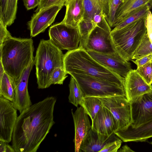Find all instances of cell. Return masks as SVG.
I'll list each match as a JSON object with an SVG mask.
<instances>
[{"label":"cell","instance_id":"cell-1","mask_svg":"<svg viewBox=\"0 0 152 152\" xmlns=\"http://www.w3.org/2000/svg\"><path fill=\"white\" fill-rule=\"evenodd\" d=\"M56 99L48 96L20 113L12 137L15 152H36L55 122L53 113Z\"/></svg>","mask_w":152,"mask_h":152},{"label":"cell","instance_id":"cell-2","mask_svg":"<svg viewBox=\"0 0 152 152\" xmlns=\"http://www.w3.org/2000/svg\"><path fill=\"white\" fill-rule=\"evenodd\" d=\"M34 51L32 39L7 38L0 46V61L5 72L15 80H18L34 59Z\"/></svg>","mask_w":152,"mask_h":152},{"label":"cell","instance_id":"cell-3","mask_svg":"<svg viewBox=\"0 0 152 152\" xmlns=\"http://www.w3.org/2000/svg\"><path fill=\"white\" fill-rule=\"evenodd\" d=\"M64 65L67 74L86 75L116 83L124 88V77L100 64L84 49L78 48L68 50L64 54Z\"/></svg>","mask_w":152,"mask_h":152},{"label":"cell","instance_id":"cell-4","mask_svg":"<svg viewBox=\"0 0 152 152\" xmlns=\"http://www.w3.org/2000/svg\"><path fill=\"white\" fill-rule=\"evenodd\" d=\"M64 54L50 39L40 40L34 57L37 83L39 89L48 88L51 75L56 68H64Z\"/></svg>","mask_w":152,"mask_h":152},{"label":"cell","instance_id":"cell-5","mask_svg":"<svg viewBox=\"0 0 152 152\" xmlns=\"http://www.w3.org/2000/svg\"><path fill=\"white\" fill-rule=\"evenodd\" d=\"M146 17L140 18L120 29L111 30L116 50L126 61L132 60L133 54L147 33Z\"/></svg>","mask_w":152,"mask_h":152},{"label":"cell","instance_id":"cell-6","mask_svg":"<svg viewBox=\"0 0 152 152\" xmlns=\"http://www.w3.org/2000/svg\"><path fill=\"white\" fill-rule=\"evenodd\" d=\"M69 75L76 81L84 97L126 96L124 88L116 83L83 74L72 73Z\"/></svg>","mask_w":152,"mask_h":152},{"label":"cell","instance_id":"cell-7","mask_svg":"<svg viewBox=\"0 0 152 152\" xmlns=\"http://www.w3.org/2000/svg\"><path fill=\"white\" fill-rule=\"evenodd\" d=\"M48 33L50 41L61 50H71L79 48L80 35L77 27L61 22L50 27Z\"/></svg>","mask_w":152,"mask_h":152},{"label":"cell","instance_id":"cell-8","mask_svg":"<svg viewBox=\"0 0 152 152\" xmlns=\"http://www.w3.org/2000/svg\"><path fill=\"white\" fill-rule=\"evenodd\" d=\"M99 98L104 107L111 112L116 120L118 126L117 130L126 129L131 124V102L125 96L119 95Z\"/></svg>","mask_w":152,"mask_h":152},{"label":"cell","instance_id":"cell-9","mask_svg":"<svg viewBox=\"0 0 152 152\" xmlns=\"http://www.w3.org/2000/svg\"><path fill=\"white\" fill-rule=\"evenodd\" d=\"M111 32L96 26L90 34L83 49L104 54H118Z\"/></svg>","mask_w":152,"mask_h":152},{"label":"cell","instance_id":"cell-10","mask_svg":"<svg viewBox=\"0 0 152 152\" xmlns=\"http://www.w3.org/2000/svg\"><path fill=\"white\" fill-rule=\"evenodd\" d=\"M17 110L11 102L0 96V140L8 143L12 140Z\"/></svg>","mask_w":152,"mask_h":152},{"label":"cell","instance_id":"cell-11","mask_svg":"<svg viewBox=\"0 0 152 152\" xmlns=\"http://www.w3.org/2000/svg\"><path fill=\"white\" fill-rule=\"evenodd\" d=\"M63 6H52L34 14L28 23L31 37H34L43 32L53 23L58 13Z\"/></svg>","mask_w":152,"mask_h":152},{"label":"cell","instance_id":"cell-12","mask_svg":"<svg viewBox=\"0 0 152 152\" xmlns=\"http://www.w3.org/2000/svg\"><path fill=\"white\" fill-rule=\"evenodd\" d=\"M34 65V59L32 61L18 80H14L15 99L13 106L20 113L31 105L32 103L28 89V78Z\"/></svg>","mask_w":152,"mask_h":152},{"label":"cell","instance_id":"cell-13","mask_svg":"<svg viewBox=\"0 0 152 152\" xmlns=\"http://www.w3.org/2000/svg\"><path fill=\"white\" fill-rule=\"evenodd\" d=\"M132 123L135 127L152 118V90L130 102Z\"/></svg>","mask_w":152,"mask_h":152},{"label":"cell","instance_id":"cell-14","mask_svg":"<svg viewBox=\"0 0 152 152\" xmlns=\"http://www.w3.org/2000/svg\"><path fill=\"white\" fill-rule=\"evenodd\" d=\"M87 51L100 64L124 78L132 69L131 64L118 54H104L91 50Z\"/></svg>","mask_w":152,"mask_h":152},{"label":"cell","instance_id":"cell-15","mask_svg":"<svg viewBox=\"0 0 152 152\" xmlns=\"http://www.w3.org/2000/svg\"><path fill=\"white\" fill-rule=\"evenodd\" d=\"M124 78L126 97L130 102L152 90V85L148 84L136 69H132Z\"/></svg>","mask_w":152,"mask_h":152},{"label":"cell","instance_id":"cell-16","mask_svg":"<svg viewBox=\"0 0 152 152\" xmlns=\"http://www.w3.org/2000/svg\"><path fill=\"white\" fill-rule=\"evenodd\" d=\"M120 139L115 133L110 136L105 135L91 128L82 141L79 152H99L108 144Z\"/></svg>","mask_w":152,"mask_h":152},{"label":"cell","instance_id":"cell-17","mask_svg":"<svg viewBox=\"0 0 152 152\" xmlns=\"http://www.w3.org/2000/svg\"><path fill=\"white\" fill-rule=\"evenodd\" d=\"M115 133L124 142H145L152 137V118L135 127L131 125Z\"/></svg>","mask_w":152,"mask_h":152},{"label":"cell","instance_id":"cell-18","mask_svg":"<svg viewBox=\"0 0 152 152\" xmlns=\"http://www.w3.org/2000/svg\"><path fill=\"white\" fill-rule=\"evenodd\" d=\"M72 113L75 126V151L79 152L81 142L91 128V125L88 115L81 106L77 107L74 113L72 110Z\"/></svg>","mask_w":152,"mask_h":152},{"label":"cell","instance_id":"cell-19","mask_svg":"<svg viewBox=\"0 0 152 152\" xmlns=\"http://www.w3.org/2000/svg\"><path fill=\"white\" fill-rule=\"evenodd\" d=\"M91 128L97 132L110 136L118 130L117 121L111 112L103 107L92 121Z\"/></svg>","mask_w":152,"mask_h":152},{"label":"cell","instance_id":"cell-20","mask_svg":"<svg viewBox=\"0 0 152 152\" xmlns=\"http://www.w3.org/2000/svg\"><path fill=\"white\" fill-rule=\"evenodd\" d=\"M146 5H149L152 9V0H125L117 9L113 27Z\"/></svg>","mask_w":152,"mask_h":152},{"label":"cell","instance_id":"cell-21","mask_svg":"<svg viewBox=\"0 0 152 152\" xmlns=\"http://www.w3.org/2000/svg\"><path fill=\"white\" fill-rule=\"evenodd\" d=\"M66 12L61 23L77 27L83 19L85 11L83 0H68L66 3Z\"/></svg>","mask_w":152,"mask_h":152},{"label":"cell","instance_id":"cell-22","mask_svg":"<svg viewBox=\"0 0 152 152\" xmlns=\"http://www.w3.org/2000/svg\"><path fill=\"white\" fill-rule=\"evenodd\" d=\"M92 121L99 111L104 107L103 104L98 97H86L80 104Z\"/></svg>","mask_w":152,"mask_h":152},{"label":"cell","instance_id":"cell-23","mask_svg":"<svg viewBox=\"0 0 152 152\" xmlns=\"http://www.w3.org/2000/svg\"><path fill=\"white\" fill-rule=\"evenodd\" d=\"M0 83V96L13 102L15 96L14 80L5 72Z\"/></svg>","mask_w":152,"mask_h":152},{"label":"cell","instance_id":"cell-24","mask_svg":"<svg viewBox=\"0 0 152 152\" xmlns=\"http://www.w3.org/2000/svg\"><path fill=\"white\" fill-rule=\"evenodd\" d=\"M96 26L91 20L83 19L80 22L77 26L80 35L79 48H84L90 34Z\"/></svg>","mask_w":152,"mask_h":152},{"label":"cell","instance_id":"cell-25","mask_svg":"<svg viewBox=\"0 0 152 152\" xmlns=\"http://www.w3.org/2000/svg\"><path fill=\"white\" fill-rule=\"evenodd\" d=\"M69 102L76 107L80 105L84 98L83 93L75 79L71 76L69 84Z\"/></svg>","mask_w":152,"mask_h":152},{"label":"cell","instance_id":"cell-26","mask_svg":"<svg viewBox=\"0 0 152 152\" xmlns=\"http://www.w3.org/2000/svg\"><path fill=\"white\" fill-rule=\"evenodd\" d=\"M83 3L85 11L84 19L92 20L95 15L103 12L99 0H83Z\"/></svg>","mask_w":152,"mask_h":152},{"label":"cell","instance_id":"cell-27","mask_svg":"<svg viewBox=\"0 0 152 152\" xmlns=\"http://www.w3.org/2000/svg\"><path fill=\"white\" fill-rule=\"evenodd\" d=\"M150 54H152V44L147 33L133 54L132 60Z\"/></svg>","mask_w":152,"mask_h":152},{"label":"cell","instance_id":"cell-28","mask_svg":"<svg viewBox=\"0 0 152 152\" xmlns=\"http://www.w3.org/2000/svg\"><path fill=\"white\" fill-rule=\"evenodd\" d=\"M18 0H8L6 10L3 20L7 27L11 25L16 18Z\"/></svg>","mask_w":152,"mask_h":152},{"label":"cell","instance_id":"cell-29","mask_svg":"<svg viewBox=\"0 0 152 152\" xmlns=\"http://www.w3.org/2000/svg\"><path fill=\"white\" fill-rule=\"evenodd\" d=\"M67 74L64 68H56L51 75L50 81V85L62 84L64 81L68 76L66 75Z\"/></svg>","mask_w":152,"mask_h":152},{"label":"cell","instance_id":"cell-30","mask_svg":"<svg viewBox=\"0 0 152 152\" xmlns=\"http://www.w3.org/2000/svg\"><path fill=\"white\" fill-rule=\"evenodd\" d=\"M136 70L148 84L151 85L152 60L142 66L137 67Z\"/></svg>","mask_w":152,"mask_h":152},{"label":"cell","instance_id":"cell-31","mask_svg":"<svg viewBox=\"0 0 152 152\" xmlns=\"http://www.w3.org/2000/svg\"><path fill=\"white\" fill-rule=\"evenodd\" d=\"M122 0H112L109 6V12L105 19L111 27H113L115 14Z\"/></svg>","mask_w":152,"mask_h":152},{"label":"cell","instance_id":"cell-32","mask_svg":"<svg viewBox=\"0 0 152 152\" xmlns=\"http://www.w3.org/2000/svg\"><path fill=\"white\" fill-rule=\"evenodd\" d=\"M68 0H40L39 5L35 11L36 12L44 9L53 5H61L65 6Z\"/></svg>","mask_w":152,"mask_h":152},{"label":"cell","instance_id":"cell-33","mask_svg":"<svg viewBox=\"0 0 152 152\" xmlns=\"http://www.w3.org/2000/svg\"><path fill=\"white\" fill-rule=\"evenodd\" d=\"M122 142V140L121 139L111 142L105 146L99 152H117Z\"/></svg>","mask_w":152,"mask_h":152},{"label":"cell","instance_id":"cell-34","mask_svg":"<svg viewBox=\"0 0 152 152\" xmlns=\"http://www.w3.org/2000/svg\"><path fill=\"white\" fill-rule=\"evenodd\" d=\"M11 36L7 29V26L4 24L2 19L0 18V46L7 38Z\"/></svg>","mask_w":152,"mask_h":152},{"label":"cell","instance_id":"cell-35","mask_svg":"<svg viewBox=\"0 0 152 152\" xmlns=\"http://www.w3.org/2000/svg\"><path fill=\"white\" fill-rule=\"evenodd\" d=\"M145 25L147 33L152 44V13L148 11L145 20Z\"/></svg>","mask_w":152,"mask_h":152},{"label":"cell","instance_id":"cell-36","mask_svg":"<svg viewBox=\"0 0 152 152\" xmlns=\"http://www.w3.org/2000/svg\"><path fill=\"white\" fill-rule=\"evenodd\" d=\"M152 60V54H150L138 59L131 61L136 65L137 67L146 64Z\"/></svg>","mask_w":152,"mask_h":152},{"label":"cell","instance_id":"cell-37","mask_svg":"<svg viewBox=\"0 0 152 152\" xmlns=\"http://www.w3.org/2000/svg\"><path fill=\"white\" fill-rule=\"evenodd\" d=\"M24 5L27 10L34 9L38 6L40 0H23Z\"/></svg>","mask_w":152,"mask_h":152},{"label":"cell","instance_id":"cell-38","mask_svg":"<svg viewBox=\"0 0 152 152\" xmlns=\"http://www.w3.org/2000/svg\"><path fill=\"white\" fill-rule=\"evenodd\" d=\"M0 152H15L12 146L9 145L8 143L0 140Z\"/></svg>","mask_w":152,"mask_h":152},{"label":"cell","instance_id":"cell-39","mask_svg":"<svg viewBox=\"0 0 152 152\" xmlns=\"http://www.w3.org/2000/svg\"><path fill=\"white\" fill-rule=\"evenodd\" d=\"M8 0H0V18L3 19L6 10Z\"/></svg>","mask_w":152,"mask_h":152},{"label":"cell","instance_id":"cell-40","mask_svg":"<svg viewBox=\"0 0 152 152\" xmlns=\"http://www.w3.org/2000/svg\"><path fill=\"white\" fill-rule=\"evenodd\" d=\"M118 151L121 152H134L126 145L122 146Z\"/></svg>","mask_w":152,"mask_h":152},{"label":"cell","instance_id":"cell-41","mask_svg":"<svg viewBox=\"0 0 152 152\" xmlns=\"http://www.w3.org/2000/svg\"><path fill=\"white\" fill-rule=\"evenodd\" d=\"M5 72L1 61H0V81L2 78L4 73Z\"/></svg>","mask_w":152,"mask_h":152},{"label":"cell","instance_id":"cell-42","mask_svg":"<svg viewBox=\"0 0 152 152\" xmlns=\"http://www.w3.org/2000/svg\"><path fill=\"white\" fill-rule=\"evenodd\" d=\"M122 2H123L125 1V0H122Z\"/></svg>","mask_w":152,"mask_h":152},{"label":"cell","instance_id":"cell-43","mask_svg":"<svg viewBox=\"0 0 152 152\" xmlns=\"http://www.w3.org/2000/svg\"></svg>","mask_w":152,"mask_h":152},{"label":"cell","instance_id":"cell-44","mask_svg":"<svg viewBox=\"0 0 152 152\" xmlns=\"http://www.w3.org/2000/svg\"><path fill=\"white\" fill-rule=\"evenodd\" d=\"M151 144L152 145V142H151Z\"/></svg>","mask_w":152,"mask_h":152},{"label":"cell","instance_id":"cell-45","mask_svg":"<svg viewBox=\"0 0 152 152\" xmlns=\"http://www.w3.org/2000/svg\"><path fill=\"white\" fill-rule=\"evenodd\" d=\"M151 85H152V84H151Z\"/></svg>","mask_w":152,"mask_h":152}]
</instances>
